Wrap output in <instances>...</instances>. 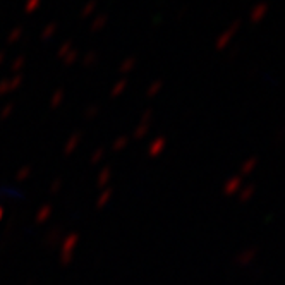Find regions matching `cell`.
<instances>
[{
	"instance_id": "cell-5",
	"label": "cell",
	"mask_w": 285,
	"mask_h": 285,
	"mask_svg": "<svg viewBox=\"0 0 285 285\" xmlns=\"http://www.w3.org/2000/svg\"><path fill=\"white\" fill-rule=\"evenodd\" d=\"M252 191H254V186H249L248 189L244 191V193H242V201H246V199H249V197H251V194H252Z\"/></svg>"
},
{
	"instance_id": "cell-4",
	"label": "cell",
	"mask_w": 285,
	"mask_h": 285,
	"mask_svg": "<svg viewBox=\"0 0 285 285\" xmlns=\"http://www.w3.org/2000/svg\"><path fill=\"white\" fill-rule=\"evenodd\" d=\"M239 186H241V179H239V177H234V179L229 182V186L225 187V191L227 193H232V191H234L235 187H239Z\"/></svg>"
},
{
	"instance_id": "cell-3",
	"label": "cell",
	"mask_w": 285,
	"mask_h": 285,
	"mask_svg": "<svg viewBox=\"0 0 285 285\" xmlns=\"http://www.w3.org/2000/svg\"><path fill=\"white\" fill-rule=\"evenodd\" d=\"M256 163H258V158H249L244 163V167H242V174H249L252 170V167H256Z\"/></svg>"
},
{
	"instance_id": "cell-2",
	"label": "cell",
	"mask_w": 285,
	"mask_h": 285,
	"mask_svg": "<svg viewBox=\"0 0 285 285\" xmlns=\"http://www.w3.org/2000/svg\"><path fill=\"white\" fill-rule=\"evenodd\" d=\"M239 28H241V22L235 21L234 24H232L231 30H227V31H225V35H223V36H222V40H220V47H225V45L232 40V36H234V35L239 31Z\"/></svg>"
},
{
	"instance_id": "cell-1",
	"label": "cell",
	"mask_w": 285,
	"mask_h": 285,
	"mask_svg": "<svg viewBox=\"0 0 285 285\" xmlns=\"http://www.w3.org/2000/svg\"><path fill=\"white\" fill-rule=\"evenodd\" d=\"M268 12H270V4L268 2H258L254 7L249 11V21L252 24H260L267 19Z\"/></svg>"
}]
</instances>
